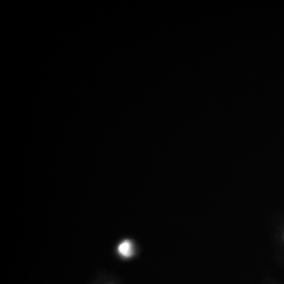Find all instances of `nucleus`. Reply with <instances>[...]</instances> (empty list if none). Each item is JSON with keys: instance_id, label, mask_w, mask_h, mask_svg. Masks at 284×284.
Listing matches in <instances>:
<instances>
[{"instance_id": "1", "label": "nucleus", "mask_w": 284, "mask_h": 284, "mask_svg": "<svg viewBox=\"0 0 284 284\" xmlns=\"http://www.w3.org/2000/svg\"><path fill=\"white\" fill-rule=\"evenodd\" d=\"M118 250H119V253L125 258H130L134 253L133 245H132L131 242L129 241V240L122 242L119 246Z\"/></svg>"}]
</instances>
